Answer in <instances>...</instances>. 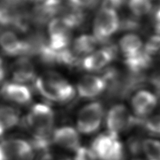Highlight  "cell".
<instances>
[{"label": "cell", "instance_id": "ac0fdd59", "mask_svg": "<svg viewBox=\"0 0 160 160\" xmlns=\"http://www.w3.org/2000/svg\"><path fill=\"white\" fill-rule=\"evenodd\" d=\"M99 44V42L93 35L83 34L73 40L71 49L78 57L83 59L96 51Z\"/></svg>", "mask_w": 160, "mask_h": 160}, {"label": "cell", "instance_id": "d6986e66", "mask_svg": "<svg viewBox=\"0 0 160 160\" xmlns=\"http://www.w3.org/2000/svg\"><path fill=\"white\" fill-rule=\"evenodd\" d=\"M124 64L131 73L142 74L152 64V57L144 51L143 48L133 56L125 58Z\"/></svg>", "mask_w": 160, "mask_h": 160}, {"label": "cell", "instance_id": "e575fe53", "mask_svg": "<svg viewBox=\"0 0 160 160\" xmlns=\"http://www.w3.org/2000/svg\"><path fill=\"white\" fill-rule=\"evenodd\" d=\"M40 160H61L59 158H56L55 156H54L52 154L50 153H45L43 155H42Z\"/></svg>", "mask_w": 160, "mask_h": 160}, {"label": "cell", "instance_id": "5b68a950", "mask_svg": "<svg viewBox=\"0 0 160 160\" xmlns=\"http://www.w3.org/2000/svg\"><path fill=\"white\" fill-rule=\"evenodd\" d=\"M141 119L131 115L125 105L116 104L108 110L105 118V125L107 131L119 136L132 127L141 126Z\"/></svg>", "mask_w": 160, "mask_h": 160}, {"label": "cell", "instance_id": "52a82bcc", "mask_svg": "<svg viewBox=\"0 0 160 160\" xmlns=\"http://www.w3.org/2000/svg\"><path fill=\"white\" fill-rule=\"evenodd\" d=\"M35 146L21 138H10L0 142V160H33Z\"/></svg>", "mask_w": 160, "mask_h": 160}, {"label": "cell", "instance_id": "f546056e", "mask_svg": "<svg viewBox=\"0 0 160 160\" xmlns=\"http://www.w3.org/2000/svg\"><path fill=\"white\" fill-rule=\"evenodd\" d=\"M1 4L9 8H21L31 0H0Z\"/></svg>", "mask_w": 160, "mask_h": 160}, {"label": "cell", "instance_id": "d590c367", "mask_svg": "<svg viewBox=\"0 0 160 160\" xmlns=\"http://www.w3.org/2000/svg\"><path fill=\"white\" fill-rule=\"evenodd\" d=\"M133 160H141V159H133Z\"/></svg>", "mask_w": 160, "mask_h": 160}, {"label": "cell", "instance_id": "83f0119b", "mask_svg": "<svg viewBox=\"0 0 160 160\" xmlns=\"http://www.w3.org/2000/svg\"><path fill=\"white\" fill-rule=\"evenodd\" d=\"M142 141L137 136L131 137L128 141V148L130 152L134 156L138 155L140 153L142 152Z\"/></svg>", "mask_w": 160, "mask_h": 160}, {"label": "cell", "instance_id": "d4e9b609", "mask_svg": "<svg viewBox=\"0 0 160 160\" xmlns=\"http://www.w3.org/2000/svg\"><path fill=\"white\" fill-rule=\"evenodd\" d=\"M143 49L152 57L160 54V35L156 34L150 37L145 43Z\"/></svg>", "mask_w": 160, "mask_h": 160}, {"label": "cell", "instance_id": "2e32d148", "mask_svg": "<svg viewBox=\"0 0 160 160\" xmlns=\"http://www.w3.org/2000/svg\"><path fill=\"white\" fill-rule=\"evenodd\" d=\"M21 121L18 109L10 105H0V137L15 128Z\"/></svg>", "mask_w": 160, "mask_h": 160}, {"label": "cell", "instance_id": "4fadbf2b", "mask_svg": "<svg viewBox=\"0 0 160 160\" xmlns=\"http://www.w3.org/2000/svg\"><path fill=\"white\" fill-rule=\"evenodd\" d=\"M0 49L5 55L11 57H27V45L16 34L10 30L0 33Z\"/></svg>", "mask_w": 160, "mask_h": 160}, {"label": "cell", "instance_id": "7402d4cb", "mask_svg": "<svg viewBox=\"0 0 160 160\" xmlns=\"http://www.w3.org/2000/svg\"><path fill=\"white\" fill-rule=\"evenodd\" d=\"M142 149L147 160H160V141L159 140L143 139Z\"/></svg>", "mask_w": 160, "mask_h": 160}, {"label": "cell", "instance_id": "1f68e13d", "mask_svg": "<svg viewBox=\"0 0 160 160\" xmlns=\"http://www.w3.org/2000/svg\"><path fill=\"white\" fill-rule=\"evenodd\" d=\"M148 82L155 88L157 98H160V72L154 73L150 78H148Z\"/></svg>", "mask_w": 160, "mask_h": 160}, {"label": "cell", "instance_id": "484cf974", "mask_svg": "<svg viewBox=\"0 0 160 160\" xmlns=\"http://www.w3.org/2000/svg\"><path fill=\"white\" fill-rule=\"evenodd\" d=\"M101 0H68V4L81 9H93Z\"/></svg>", "mask_w": 160, "mask_h": 160}, {"label": "cell", "instance_id": "603a6c76", "mask_svg": "<svg viewBox=\"0 0 160 160\" xmlns=\"http://www.w3.org/2000/svg\"><path fill=\"white\" fill-rule=\"evenodd\" d=\"M141 28V22L140 18L133 16H125L120 19L119 30L122 32H134L138 31Z\"/></svg>", "mask_w": 160, "mask_h": 160}, {"label": "cell", "instance_id": "6da1fadb", "mask_svg": "<svg viewBox=\"0 0 160 160\" xmlns=\"http://www.w3.org/2000/svg\"><path fill=\"white\" fill-rule=\"evenodd\" d=\"M24 123L33 138V145L40 148L46 147L55 129V114L52 108L41 102L34 104L25 115Z\"/></svg>", "mask_w": 160, "mask_h": 160}, {"label": "cell", "instance_id": "8fae6325", "mask_svg": "<svg viewBox=\"0 0 160 160\" xmlns=\"http://www.w3.org/2000/svg\"><path fill=\"white\" fill-rule=\"evenodd\" d=\"M76 90L80 98L93 99L106 91V84L101 76L87 75L79 79Z\"/></svg>", "mask_w": 160, "mask_h": 160}, {"label": "cell", "instance_id": "cb8c5ba5", "mask_svg": "<svg viewBox=\"0 0 160 160\" xmlns=\"http://www.w3.org/2000/svg\"><path fill=\"white\" fill-rule=\"evenodd\" d=\"M141 127L147 133L155 136H160V115L146 118L143 120Z\"/></svg>", "mask_w": 160, "mask_h": 160}, {"label": "cell", "instance_id": "9c48e42d", "mask_svg": "<svg viewBox=\"0 0 160 160\" xmlns=\"http://www.w3.org/2000/svg\"><path fill=\"white\" fill-rule=\"evenodd\" d=\"M51 142L65 150L75 152L81 148V133L71 126H63L54 129Z\"/></svg>", "mask_w": 160, "mask_h": 160}, {"label": "cell", "instance_id": "836d02e7", "mask_svg": "<svg viewBox=\"0 0 160 160\" xmlns=\"http://www.w3.org/2000/svg\"><path fill=\"white\" fill-rule=\"evenodd\" d=\"M6 76V68L2 58L0 57V84L4 81Z\"/></svg>", "mask_w": 160, "mask_h": 160}, {"label": "cell", "instance_id": "44dd1931", "mask_svg": "<svg viewBox=\"0 0 160 160\" xmlns=\"http://www.w3.org/2000/svg\"><path fill=\"white\" fill-rule=\"evenodd\" d=\"M128 4L131 13L138 18L151 13L153 8L151 0H128Z\"/></svg>", "mask_w": 160, "mask_h": 160}, {"label": "cell", "instance_id": "4316f807", "mask_svg": "<svg viewBox=\"0 0 160 160\" xmlns=\"http://www.w3.org/2000/svg\"><path fill=\"white\" fill-rule=\"evenodd\" d=\"M74 153L73 160H98L90 147L81 146Z\"/></svg>", "mask_w": 160, "mask_h": 160}, {"label": "cell", "instance_id": "5bb4252c", "mask_svg": "<svg viewBox=\"0 0 160 160\" xmlns=\"http://www.w3.org/2000/svg\"><path fill=\"white\" fill-rule=\"evenodd\" d=\"M12 81L25 84L34 83L37 79L36 71L30 58L23 56L17 58L11 66Z\"/></svg>", "mask_w": 160, "mask_h": 160}, {"label": "cell", "instance_id": "3957f363", "mask_svg": "<svg viewBox=\"0 0 160 160\" xmlns=\"http://www.w3.org/2000/svg\"><path fill=\"white\" fill-rule=\"evenodd\" d=\"M90 148L98 160H124L125 158L124 145L119 136L108 131L97 136Z\"/></svg>", "mask_w": 160, "mask_h": 160}, {"label": "cell", "instance_id": "e0dca14e", "mask_svg": "<svg viewBox=\"0 0 160 160\" xmlns=\"http://www.w3.org/2000/svg\"><path fill=\"white\" fill-rule=\"evenodd\" d=\"M59 16L71 30L78 29L85 23L86 16L84 10L68 4L62 6Z\"/></svg>", "mask_w": 160, "mask_h": 160}, {"label": "cell", "instance_id": "ffe728a7", "mask_svg": "<svg viewBox=\"0 0 160 160\" xmlns=\"http://www.w3.org/2000/svg\"><path fill=\"white\" fill-rule=\"evenodd\" d=\"M143 47L141 38L135 34H127L119 40V49L125 58L134 56Z\"/></svg>", "mask_w": 160, "mask_h": 160}, {"label": "cell", "instance_id": "4dcf8cb0", "mask_svg": "<svg viewBox=\"0 0 160 160\" xmlns=\"http://www.w3.org/2000/svg\"><path fill=\"white\" fill-rule=\"evenodd\" d=\"M151 15H152V24L154 28H155V32L160 35V6L152 8Z\"/></svg>", "mask_w": 160, "mask_h": 160}, {"label": "cell", "instance_id": "30bf717a", "mask_svg": "<svg viewBox=\"0 0 160 160\" xmlns=\"http://www.w3.org/2000/svg\"><path fill=\"white\" fill-rule=\"evenodd\" d=\"M0 96L6 101L19 105H27L33 101V94L29 87L13 81L1 86Z\"/></svg>", "mask_w": 160, "mask_h": 160}, {"label": "cell", "instance_id": "9a60e30c", "mask_svg": "<svg viewBox=\"0 0 160 160\" xmlns=\"http://www.w3.org/2000/svg\"><path fill=\"white\" fill-rule=\"evenodd\" d=\"M61 7L62 5L55 7L42 3H36L32 12L30 13L32 22L38 26L48 25L53 18L59 16Z\"/></svg>", "mask_w": 160, "mask_h": 160}, {"label": "cell", "instance_id": "f1b7e54d", "mask_svg": "<svg viewBox=\"0 0 160 160\" xmlns=\"http://www.w3.org/2000/svg\"><path fill=\"white\" fill-rule=\"evenodd\" d=\"M128 0H101L102 7L104 8L117 10L121 8Z\"/></svg>", "mask_w": 160, "mask_h": 160}, {"label": "cell", "instance_id": "ba28073f", "mask_svg": "<svg viewBox=\"0 0 160 160\" xmlns=\"http://www.w3.org/2000/svg\"><path fill=\"white\" fill-rule=\"evenodd\" d=\"M119 50V47L109 41L102 45L101 48L85 57L80 66L88 72L103 70L117 58Z\"/></svg>", "mask_w": 160, "mask_h": 160}, {"label": "cell", "instance_id": "8992f818", "mask_svg": "<svg viewBox=\"0 0 160 160\" xmlns=\"http://www.w3.org/2000/svg\"><path fill=\"white\" fill-rule=\"evenodd\" d=\"M120 19L115 10L102 7L97 13L93 22V35L99 44L109 41L119 29Z\"/></svg>", "mask_w": 160, "mask_h": 160}, {"label": "cell", "instance_id": "277c9868", "mask_svg": "<svg viewBox=\"0 0 160 160\" xmlns=\"http://www.w3.org/2000/svg\"><path fill=\"white\" fill-rule=\"evenodd\" d=\"M104 117L102 102H91L78 111L76 118V129L81 134L91 135L99 130Z\"/></svg>", "mask_w": 160, "mask_h": 160}, {"label": "cell", "instance_id": "7c38bea8", "mask_svg": "<svg viewBox=\"0 0 160 160\" xmlns=\"http://www.w3.org/2000/svg\"><path fill=\"white\" fill-rule=\"evenodd\" d=\"M157 103V96L146 90L137 91L131 101L134 115L141 119L147 118L155 109Z\"/></svg>", "mask_w": 160, "mask_h": 160}, {"label": "cell", "instance_id": "7a4b0ae2", "mask_svg": "<svg viewBox=\"0 0 160 160\" xmlns=\"http://www.w3.org/2000/svg\"><path fill=\"white\" fill-rule=\"evenodd\" d=\"M38 93L51 102L65 104L76 96V88L59 74L48 72L42 74L34 82Z\"/></svg>", "mask_w": 160, "mask_h": 160}, {"label": "cell", "instance_id": "d6a6232c", "mask_svg": "<svg viewBox=\"0 0 160 160\" xmlns=\"http://www.w3.org/2000/svg\"><path fill=\"white\" fill-rule=\"evenodd\" d=\"M35 3H42V4L55 6V7H60L62 5L63 0H32Z\"/></svg>", "mask_w": 160, "mask_h": 160}]
</instances>
